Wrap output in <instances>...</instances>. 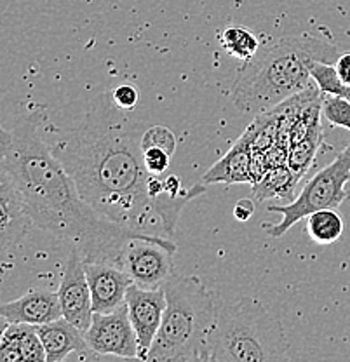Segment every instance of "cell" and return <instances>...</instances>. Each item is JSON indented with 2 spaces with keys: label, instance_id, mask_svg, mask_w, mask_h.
Segmentation results:
<instances>
[{
  "label": "cell",
  "instance_id": "26",
  "mask_svg": "<svg viewBox=\"0 0 350 362\" xmlns=\"http://www.w3.org/2000/svg\"><path fill=\"white\" fill-rule=\"evenodd\" d=\"M112 98H114L117 107L129 112L133 110L138 105V101H140V90L134 88L133 84H120L112 90Z\"/></svg>",
  "mask_w": 350,
  "mask_h": 362
},
{
  "label": "cell",
  "instance_id": "12",
  "mask_svg": "<svg viewBox=\"0 0 350 362\" xmlns=\"http://www.w3.org/2000/svg\"><path fill=\"white\" fill-rule=\"evenodd\" d=\"M2 319L7 322L42 326L63 317L58 293L28 291L18 300L7 301L0 307Z\"/></svg>",
  "mask_w": 350,
  "mask_h": 362
},
{
  "label": "cell",
  "instance_id": "19",
  "mask_svg": "<svg viewBox=\"0 0 350 362\" xmlns=\"http://www.w3.org/2000/svg\"><path fill=\"white\" fill-rule=\"evenodd\" d=\"M307 230L315 244L329 246L340 240L344 233V220L334 209L315 211L307 216Z\"/></svg>",
  "mask_w": 350,
  "mask_h": 362
},
{
  "label": "cell",
  "instance_id": "13",
  "mask_svg": "<svg viewBox=\"0 0 350 362\" xmlns=\"http://www.w3.org/2000/svg\"><path fill=\"white\" fill-rule=\"evenodd\" d=\"M39 334L46 349V362H62L69 359L71 354H78L81 357H100L88 345L84 333L65 317L39 326Z\"/></svg>",
  "mask_w": 350,
  "mask_h": 362
},
{
  "label": "cell",
  "instance_id": "4",
  "mask_svg": "<svg viewBox=\"0 0 350 362\" xmlns=\"http://www.w3.org/2000/svg\"><path fill=\"white\" fill-rule=\"evenodd\" d=\"M163 288V324L146 361H209L208 338L218 308L214 294L199 279L175 274Z\"/></svg>",
  "mask_w": 350,
  "mask_h": 362
},
{
  "label": "cell",
  "instance_id": "6",
  "mask_svg": "<svg viewBox=\"0 0 350 362\" xmlns=\"http://www.w3.org/2000/svg\"><path fill=\"white\" fill-rule=\"evenodd\" d=\"M350 181V141L349 145L334 157L326 168L319 169L310 180L305 183L298 195L289 204L276 206L270 204L267 209L270 213L281 214L277 223H263V230L274 239H279L289 228H293L300 220L308 214L321 209H337L349 197L345 185Z\"/></svg>",
  "mask_w": 350,
  "mask_h": 362
},
{
  "label": "cell",
  "instance_id": "22",
  "mask_svg": "<svg viewBox=\"0 0 350 362\" xmlns=\"http://www.w3.org/2000/svg\"><path fill=\"white\" fill-rule=\"evenodd\" d=\"M322 115L334 127L350 131V100L333 94L322 96Z\"/></svg>",
  "mask_w": 350,
  "mask_h": 362
},
{
  "label": "cell",
  "instance_id": "15",
  "mask_svg": "<svg viewBox=\"0 0 350 362\" xmlns=\"http://www.w3.org/2000/svg\"><path fill=\"white\" fill-rule=\"evenodd\" d=\"M0 211H2V220H0L2 247L7 249L9 244H16L33 223L11 181L2 175H0Z\"/></svg>",
  "mask_w": 350,
  "mask_h": 362
},
{
  "label": "cell",
  "instance_id": "18",
  "mask_svg": "<svg viewBox=\"0 0 350 362\" xmlns=\"http://www.w3.org/2000/svg\"><path fill=\"white\" fill-rule=\"evenodd\" d=\"M325 143V134H322V126H319L314 133H310L302 141L295 143L289 148L288 156V168L291 169L293 175L302 181L307 173L310 171L312 164L315 162L319 150L322 148Z\"/></svg>",
  "mask_w": 350,
  "mask_h": 362
},
{
  "label": "cell",
  "instance_id": "21",
  "mask_svg": "<svg viewBox=\"0 0 350 362\" xmlns=\"http://www.w3.org/2000/svg\"><path fill=\"white\" fill-rule=\"evenodd\" d=\"M13 324L14 331H16L18 341H20V350L23 361H35L44 362L46 361V349L40 339L39 326H32V324Z\"/></svg>",
  "mask_w": 350,
  "mask_h": 362
},
{
  "label": "cell",
  "instance_id": "24",
  "mask_svg": "<svg viewBox=\"0 0 350 362\" xmlns=\"http://www.w3.org/2000/svg\"><path fill=\"white\" fill-rule=\"evenodd\" d=\"M0 362H23L16 331L7 320H4L2 337H0Z\"/></svg>",
  "mask_w": 350,
  "mask_h": 362
},
{
  "label": "cell",
  "instance_id": "25",
  "mask_svg": "<svg viewBox=\"0 0 350 362\" xmlns=\"http://www.w3.org/2000/svg\"><path fill=\"white\" fill-rule=\"evenodd\" d=\"M143 158H145V165L148 169L150 175H161L163 176L169 168L171 156L163 148H146L143 150Z\"/></svg>",
  "mask_w": 350,
  "mask_h": 362
},
{
  "label": "cell",
  "instance_id": "14",
  "mask_svg": "<svg viewBox=\"0 0 350 362\" xmlns=\"http://www.w3.org/2000/svg\"><path fill=\"white\" fill-rule=\"evenodd\" d=\"M253 152L255 150L251 148L250 141L244 136H240L235 141V145L213 168L208 169V173L202 176V181L208 185H253L255 180L253 175H251V158H253Z\"/></svg>",
  "mask_w": 350,
  "mask_h": 362
},
{
  "label": "cell",
  "instance_id": "3",
  "mask_svg": "<svg viewBox=\"0 0 350 362\" xmlns=\"http://www.w3.org/2000/svg\"><path fill=\"white\" fill-rule=\"evenodd\" d=\"M334 45L310 33L282 37L244 63L233 84V105L243 113H262L312 88L310 63H333Z\"/></svg>",
  "mask_w": 350,
  "mask_h": 362
},
{
  "label": "cell",
  "instance_id": "2",
  "mask_svg": "<svg viewBox=\"0 0 350 362\" xmlns=\"http://www.w3.org/2000/svg\"><path fill=\"white\" fill-rule=\"evenodd\" d=\"M46 115L44 108L37 107L21 113L11 129L4 127L0 175L11 181L33 226L65 240L84 262L120 267L129 240L163 235L115 223L82 199L69 171L40 134Z\"/></svg>",
  "mask_w": 350,
  "mask_h": 362
},
{
  "label": "cell",
  "instance_id": "27",
  "mask_svg": "<svg viewBox=\"0 0 350 362\" xmlns=\"http://www.w3.org/2000/svg\"><path fill=\"white\" fill-rule=\"evenodd\" d=\"M255 214V199H240L233 206V218L239 221H247Z\"/></svg>",
  "mask_w": 350,
  "mask_h": 362
},
{
  "label": "cell",
  "instance_id": "10",
  "mask_svg": "<svg viewBox=\"0 0 350 362\" xmlns=\"http://www.w3.org/2000/svg\"><path fill=\"white\" fill-rule=\"evenodd\" d=\"M63 317L84 333L89 329L94 317L93 294L86 274L84 258L77 251L70 252L58 289Z\"/></svg>",
  "mask_w": 350,
  "mask_h": 362
},
{
  "label": "cell",
  "instance_id": "20",
  "mask_svg": "<svg viewBox=\"0 0 350 362\" xmlns=\"http://www.w3.org/2000/svg\"><path fill=\"white\" fill-rule=\"evenodd\" d=\"M310 75L314 84L317 86L322 94H333V96H342L350 100V86L342 81L334 65L325 62H312Z\"/></svg>",
  "mask_w": 350,
  "mask_h": 362
},
{
  "label": "cell",
  "instance_id": "1",
  "mask_svg": "<svg viewBox=\"0 0 350 362\" xmlns=\"http://www.w3.org/2000/svg\"><path fill=\"white\" fill-rule=\"evenodd\" d=\"M124 112L112 93L100 94L70 122L54 124L44 117L40 134L94 211L138 232L165 237L148 194L152 175L143 158L145 129Z\"/></svg>",
  "mask_w": 350,
  "mask_h": 362
},
{
  "label": "cell",
  "instance_id": "29",
  "mask_svg": "<svg viewBox=\"0 0 350 362\" xmlns=\"http://www.w3.org/2000/svg\"><path fill=\"white\" fill-rule=\"evenodd\" d=\"M164 181H165V190H168L169 195H175L176 197V195H180L183 190H185V188L182 187V178H180V176L169 175L165 176Z\"/></svg>",
  "mask_w": 350,
  "mask_h": 362
},
{
  "label": "cell",
  "instance_id": "8",
  "mask_svg": "<svg viewBox=\"0 0 350 362\" xmlns=\"http://www.w3.org/2000/svg\"><path fill=\"white\" fill-rule=\"evenodd\" d=\"M84 338L96 356H115L122 359H138L140 346L131 324L127 305L124 303L110 314L94 312L93 322Z\"/></svg>",
  "mask_w": 350,
  "mask_h": 362
},
{
  "label": "cell",
  "instance_id": "17",
  "mask_svg": "<svg viewBox=\"0 0 350 362\" xmlns=\"http://www.w3.org/2000/svg\"><path fill=\"white\" fill-rule=\"evenodd\" d=\"M218 42L232 56L243 63L251 62L259 51V40L251 30L243 25H228L218 32Z\"/></svg>",
  "mask_w": 350,
  "mask_h": 362
},
{
  "label": "cell",
  "instance_id": "7",
  "mask_svg": "<svg viewBox=\"0 0 350 362\" xmlns=\"http://www.w3.org/2000/svg\"><path fill=\"white\" fill-rule=\"evenodd\" d=\"M176 244L169 237L157 239H133L127 243L122 255V267L134 284L141 288H163L173 275V255Z\"/></svg>",
  "mask_w": 350,
  "mask_h": 362
},
{
  "label": "cell",
  "instance_id": "28",
  "mask_svg": "<svg viewBox=\"0 0 350 362\" xmlns=\"http://www.w3.org/2000/svg\"><path fill=\"white\" fill-rule=\"evenodd\" d=\"M334 66H337V71L342 81L350 86V52H344V54L338 56Z\"/></svg>",
  "mask_w": 350,
  "mask_h": 362
},
{
  "label": "cell",
  "instance_id": "23",
  "mask_svg": "<svg viewBox=\"0 0 350 362\" xmlns=\"http://www.w3.org/2000/svg\"><path fill=\"white\" fill-rule=\"evenodd\" d=\"M143 150L146 148H163L173 157L176 150V136L165 126H150L146 127L141 138Z\"/></svg>",
  "mask_w": 350,
  "mask_h": 362
},
{
  "label": "cell",
  "instance_id": "16",
  "mask_svg": "<svg viewBox=\"0 0 350 362\" xmlns=\"http://www.w3.org/2000/svg\"><path fill=\"white\" fill-rule=\"evenodd\" d=\"M298 181L288 164L272 168L262 180L251 185V197L257 202L270 201V199H288L291 202Z\"/></svg>",
  "mask_w": 350,
  "mask_h": 362
},
{
  "label": "cell",
  "instance_id": "11",
  "mask_svg": "<svg viewBox=\"0 0 350 362\" xmlns=\"http://www.w3.org/2000/svg\"><path fill=\"white\" fill-rule=\"evenodd\" d=\"M84 267L93 294L94 312L110 314L126 303L127 289L134 282L122 267L100 262H84Z\"/></svg>",
  "mask_w": 350,
  "mask_h": 362
},
{
  "label": "cell",
  "instance_id": "9",
  "mask_svg": "<svg viewBox=\"0 0 350 362\" xmlns=\"http://www.w3.org/2000/svg\"><path fill=\"white\" fill-rule=\"evenodd\" d=\"M126 305L131 324L136 333L138 346H140L138 359L146 361L161 329V324H163L165 291L164 288L146 289L138 284H131L126 294Z\"/></svg>",
  "mask_w": 350,
  "mask_h": 362
},
{
  "label": "cell",
  "instance_id": "5",
  "mask_svg": "<svg viewBox=\"0 0 350 362\" xmlns=\"http://www.w3.org/2000/svg\"><path fill=\"white\" fill-rule=\"evenodd\" d=\"M209 361H286L289 341L284 327L253 298L220 301L208 338Z\"/></svg>",
  "mask_w": 350,
  "mask_h": 362
}]
</instances>
